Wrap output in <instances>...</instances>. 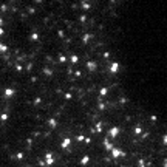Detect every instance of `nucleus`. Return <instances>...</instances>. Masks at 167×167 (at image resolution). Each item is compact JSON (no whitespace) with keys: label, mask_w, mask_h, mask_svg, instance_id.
<instances>
[{"label":"nucleus","mask_w":167,"mask_h":167,"mask_svg":"<svg viewBox=\"0 0 167 167\" xmlns=\"http://www.w3.org/2000/svg\"><path fill=\"white\" fill-rule=\"evenodd\" d=\"M111 153H113V156H116V158L124 155V152H122V150H119V149H113V150H111Z\"/></svg>","instance_id":"1"},{"label":"nucleus","mask_w":167,"mask_h":167,"mask_svg":"<svg viewBox=\"0 0 167 167\" xmlns=\"http://www.w3.org/2000/svg\"><path fill=\"white\" fill-rule=\"evenodd\" d=\"M53 161H54L53 155H51V153H46V164H53Z\"/></svg>","instance_id":"2"},{"label":"nucleus","mask_w":167,"mask_h":167,"mask_svg":"<svg viewBox=\"0 0 167 167\" xmlns=\"http://www.w3.org/2000/svg\"><path fill=\"white\" fill-rule=\"evenodd\" d=\"M12 95H14V90H11V88L5 90V96H12Z\"/></svg>","instance_id":"3"},{"label":"nucleus","mask_w":167,"mask_h":167,"mask_svg":"<svg viewBox=\"0 0 167 167\" xmlns=\"http://www.w3.org/2000/svg\"><path fill=\"white\" fill-rule=\"evenodd\" d=\"M118 133H119V130H118V129H111V130H110V135H111V136H116Z\"/></svg>","instance_id":"4"},{"label":"nucleus","mask_w":167,"mask_h":167,"mask_svg":"<svg viewBox=\"0 0 167 167\" xmlns=\"http://www.w3.org/2000/svg\"><path fill=\"white\" fill-rule=\"evenodd\" d=\"M68 145H70V139H64V141H62V147L65 149V147H68Z\"/></svg>","instance_id":"5"},{"label":"nucleus","mask_w":167,"mask_h":167,"mask_svg":"<svg viewBox=\"0 0 167 167\" xmlns=\"http://www.w3.org/2000/svg\"><path fill=\"white\" fill-rule=\"evenodd\" d=\"M88 68H90V70H95V68H96V64H95V62H88Z\"/></svg>","instance_id":"6"},{"label":"nucleus","mask_w":167,"mask_h":167,"mask_svg":"<svg viewBox=\"0 0 167 167\" xmlns=\"http://www.w3.org/2000/svg\"><path fill=\"white\" fill-rule=\"evenodd\" d=\"M118 67H119V65H118V64H113V65H111V68H110V70H111V71H118Z\"/></svg>","instance_id":"7"},{"label":"nucleus","mask_w":167,"mask_h":167,"mask_svg":"<svg viewBox=\"0 0 167 167\" xmlns=\"http://www.w3.org/2000/svg\"><path fill=\"white\" fill-rule=\"evenodd\" d=\"M8 48H6V45H3V43H0V51H6Z\"/></svg>","instance_id":"8"},{"label":"nucleus","mask_w":167,"mask_h":167,"mask_svg":"<svg viewBox=\"0 0 167 167\" xmlns=\"http://www.w3.org/2000/svg\"><path fill=\"white\" fill-rule=\"evenodd\" d=\"M87 163H88V156H85V158L82 159V164H87Z\"/></svg>","instance_id":"9"},{"label":"nucleus","mask_w":167,"mask_h":167,"mask_svg":"<svg viewBox=\"0 0 167 167\" xmlns=\"http://www.w3.org/2000/svg\"><path fill=\"white\" fill-rule=\"evenodd\" d=\"M6 118H8L6 115H2V116H0V119H2V121H6Z\"/></svg>","instance_id":"10"},{"label":"nucleus","mask_w":167,"mask_h":167,"mask_svg":"<svg viewBox=\"0 0 167 167\" xmlns=\"http://www.w3.org/2000/svg\"><path fill=\"white\" fill-rule=\"evenodd\" d=\"M164 141H166V144H167V136H164Z\"/></svg>","instance_id":"11"}]
</instances>
